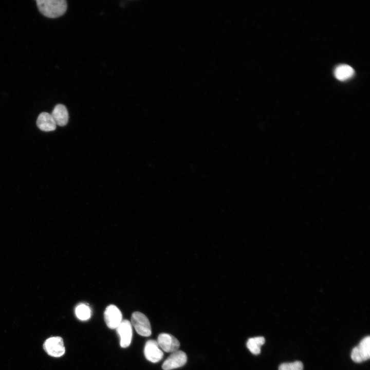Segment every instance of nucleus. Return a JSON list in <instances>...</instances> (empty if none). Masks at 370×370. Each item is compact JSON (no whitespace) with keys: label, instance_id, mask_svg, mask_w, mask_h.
I'll list each match as a JSON object with an SVG mask.
<instances>
[{"label":"nucleus","instance_id":"nucleus-1","mask_svg":"<svg viewBox=\"0 0 370 370\" xmlns=\"http://www.w3.org/2000/svg\"><path fill=\"white\" fill-rule=\"evenodd\" d=\"M36 4L40 12L49 18L62 16L67 9L65 0H37Z\"/></svg>","mask_w":370,"mask_h":370},{"label":"nucleus","instance_id":"nucleus-2","mask_svg":"<svg viewBox=\"0 0 370 370\" xmlns=\"http://www.w3.org/2000/svg\"><path fill=\"white\" fill-rule=\"evenodd\" d=\"M131 324L137 332L144 337H149L152 334L151 326L147 318L142 313L136 311L131 317Z\"/></svg>","mask_w":370,"mask_h":370},{"label":"nucleus","instance_id":"nucleus-3","mask_svg":"<svg viewBox=\"0 0 370 370\" xmlns=\"http://www.w3.org/2000/svg\"><path fill=\"white\" fill-rule=\"evenodd\" d=\"M370 337L364 338L351 353V358L355 362L360 363L369 359Z\"/></svg>","mask_w":370,"mask_h":370},{"label":"nucleus","instance_id":"nucleus-4","mask_svg":"<svg viewBox=\"0 0 370 370\" xmlns=\"http://www.w3.org/2000/svg\"><path fill=\"white\" fill-rule=\"evenodd\" d=\"M44 347L49 355L54 357L62 356L65 351L63 340L60 337L48 339L44 343Z\"/></svg>","mask_w":370,"mask_h":370},{"label":"nucleus","instance_id":"nucleus-5","mask_svg":"<svg viewBox=\"0 0 370 370\" xmlns=\"http://www.w3.org/2000/svg\"><path fill=\"white\" fill-rule=\"evenodd\" d=\"M186 354L177 350L172 354L164 361L162 365L163 370H171L183 366L187 362Z\"/></svg>","mask_w":370,"mask_h":370},{"label":"nucleus","instance_id":"nucleus-6","mask_svg":"<svg viewBox=\"0 0 370 370\" xmlns=\"http://www.w3.org/2000/svg\"><path fill=\"white\" fill-rule=\"evenodd\" d=\"M104 317L106 324L110 329H116L122 321L120 310L114 305H110L106 307Z\"/></svg>","mask_w":370,"mask_h":370},{"label":"nucleus","instance_id":"nucleus-7","mask_svg":"<svg viewBox=\"0 0 370 370\" xmlns=\"http://www.w3.org/2000/svg\"><path fill=\"white\" fill-rule=\"evenodd\" d=\"M157 342L159 347L167 353L174 352L178 350L180 346L179 341L174 336L166 333L159 334Z\"/></svg>","mask_w":370,"mask_h":370},{"label":"nucleus","instance_id":"nucleus-8","mask_svg":"<svg viewBox=\"0 0 370 370\" xmlns=\"http://www.w3.org/2000/svg\"><path fill=\"white\" fill-rule=\"evenodd\" d=\"M144 354L146 359L153 363L159 362L163 357V352L160 349L157 342L153 340H149L146 342Z\"/></svg>","mask_w":370,"mask_h":370},{"label":"nucleus","instance_id":"nucleus-9","mask_svg":"<svg viewBox=\"0 0 370 370\" xmlns=\"http://www.w3.org/2000/svg\"><path fill=\"white\" fill-rule=\"evenodd\" d=\"M117 333L120 337V346L123 348L128 347L132 339V327L131 323L127 320L121 321L116 328Z\"/></svg>","mask_w":370,"mask_h":370},{"label":"nucleus","instance_id":"nucleus-10","mask_svg":"<svg viewBox=\"0 0 370 370\" xmlns=\"http://www.w3.org/2000/svg\"><path fill=\"white\" fill-rule=\"evenodd\" d=\"M36 125L41 130L44 132L54 131L57 125L51 115L47 112H42L39 115Z\"/></svg>","mask_w":370,"mask_h":370},{"label":"nucleus","instance_id":"nucleus-11","mask_svg":"<svg viewBox=\"0 0 370 370\" xmlns=\"http://www.w3.org/2000/svg\"><path fill=\"white\" fill-rule=\"evenodd\" d=\"M51 115L56 125L63 126L68 123V113L66 107L63 104L55 105Z\"/></svg>","mask_w":370,"mask_h":370},{"label":"nucleus","instance_id":"nucleus-12","mask_svg":"<svg viewBox=\"0 0 370 370\" xmlns=\"http://www.w3.org/2000/svg\"><path fill=\"white\" fill-rule=\"evenodd\" d=\"M354 73L355 71L353 68L347 64H341L338 66L334 71L335 77L341 81L349 79L354 76Z\"/></svg>","mask_w":370,"mask_h":370},{"label":"nucleus","instance_id":"nucleus-13","mask_svg":"<svg viewBox=\"0 0 370 370\" xmlns=\"http://www.w3.org/2000/svg\"><path fill=\"white\" fill-rule=\"evenodd\" d=\"M265 339L263 337H256L249 338L247 342V347L254 355L261 353V347L265 343Z\"/></svg>","mask_w":370,"mask_h":370},{"label":"nucleus","instance_id":"nucleus-14","mask_svg":"<svg viewBox=\"0 0 370 370\" xmlns=\"http://www.w3.org/2000/svg\"><path fill=\"white\" fill-rule=\"evenodd\" d=\"M75 313L77 318L82 321L87 320L91 316V310L89 307L84 304L78 305L76 308Z\"/></svg>","mask_w":370,"mask_h":370},{"label":"nucleus","instance_id":"nucleus-15","mask_svg":"<svg viewBox=\"0 0 370 370\" xmlns=\"http://www.w3.org/2000/svg\"><path fill=\"white\" fill-rule=\"evenodd\" d=\"M303 363L299 361L291 363H284L279 367V370H303Z\"/></svg>","mask_w":370,"mask_h":370}]
</instances>
